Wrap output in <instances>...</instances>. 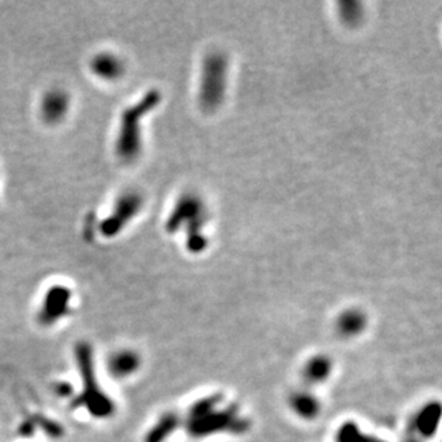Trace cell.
I'll use <instances>...</instances> for the list:
<instances>
[{
  "instance_id": "1",
  "label": "cell",
  "mask_w": 442,
  "mask_h": 442,
  "mask_svg": "<svg viewBox=\"0 0 442 442\" xmlns=\"http://www.w3.org/2000/svg\"><path fill=\"white\" fill-rule=\"evenodd\" d=\"M222 395L215 394L193 402L185 418L188 434L193 438H207L218 434L241 435L249 430V419L236 405L220 407Z\"/></svg>"
},
{
  "instance_id": "2",
  "label": "cell",
  "mask_w": 442,
  "mask_h": 442,
  "mask_svg": "<svg viewBox=\"0 0 442 442\" xmlns=\"http://www.w3.org/2000/svg\"><path fill=\"white\" fill-rule=\"evenodd\" d=\"M75 357L83 382V392L75 402L78 407L83 405L96 418H107L114 414L115 405L102 390L95 378L94 352L86 342H79L75 348Z\"/></svg>"
},
{
  "instance_id": "3",
  "label": "cell",
  "mask_w": 442,
  "mask_h": 442,
  "mask_svg": "<svg viewBox=\"0 0 442 442\" xmlns=\"http://www.w3.org/2000/svg\"><path fill=\"white\" fill-rule=\"evenodd\" d=\"M160 101L158 90H152L135 106L126 109L122 114L120 129L116 140V154L122 162H134L142 151L140 119L152 110Z\"/></svg>"
},
{
  "instance_id": "4",
  "label": "cell",
  "mask_w": 442,
  "mask_h": 442,
  "mask_svg": "<svg viewBox=\"0 0 442 442\" xmlns=\"http://www.w3.org/2000/svg\"><path fill=\"white\" fill-rule=\"evenodd\" d=\"M228 63L224 54L212 53L204 63L200 79V102L205 107H216L224 98L227 89Z\"/></svg>"
},
{
  "instance_id": "5",
  "label": "cell",
  "mask_w": 442,
  "mask_h": 442,
  "mask_svg": "<svg viewBox=\"0 0 442 442\" xmlns=\"http://www.w3.org/2000/svg\"><path fill=\"white\" fill-rule=\"evenodd\" d=\"M202 218H204V205L200 204L199 198L187 195L183 196L178 204L175 211L172 212L167 228L173 232L176 228L189 224V246L192 249H200L205 245V238L202 236V233L198 232L196 225L202 224Z\"/></svg>"
},
{
  "instance_id": "6",
  "label": "cell",
  "mask_w": 442,
  "mask_h": 442,
  "mask_svg": "<svg viewBox=\"0 0 442 442\" xmlns=\"http://www.w3.org/2000/svg\"><path fill=\"white\" fill-rule=\"evenodd\" d=\"M142 207V196L136 192H125L116 202L114 212L103 219L99 231L105 238L116 236Z\"/></svg>"
},
{
  "instance_id": "7",
  "label": "cell",
  "mask_w": 442,
  "mask_h": 442,
  "mask_svg": "<svg viewBox=\"0 0 442 442\" xmlns=\"http://www.w3.org/2000/svg\"><path fill=\"white\" fill-rule=\"evenodd\" d=\"M441 419V405L438 402H431L415 414V417L408 423L407 432L403 435L402 442H427L430 441L438 427Z\"/></svg>"
},
{
  "instance_id": "8",
  "label": "cell",
  "mask_w": 442,
  "mask_h": 442,
  "mask_svg": "<svg viewBox=\"0 0 442 442\" xmlns=\"http://www.w3.org/2000/svg\"><path fill=\"white\" fill-rule=\"evenodd\" d=\"M70 298L72 292L67 286L54 285L52 286L43 298V304L41 306L38 321L45 325L56 324L61 318L66 317L70 309Z\"/></svg>"
},
{
  "instance_id": "9",
  "label": "cell",
  "mask_w": 442,
  "mask_h": 442,
  "mask_svg": "<svg viewBox=\"0 0 442 442\" xmlns=\"http://www.w3.org/2000/svg\"><path fill=\"white\" fill-rule=\"evenodd\" d=\"M70 107V96L63 89H52L42 101V118L46 123L54 125L65 119Z\"/></svg>"
},
{
  "instance_id": "10",
  "label": "cell",
  "mask_w": 442,
  "mask_h": 442,
  "mask_svg": "<svg viewBox=\"0 0 442 442\" xmlns=\"http://www.w3.org/2000/svg\"><path fill=\"white\" fill-rule=\"evenodd\" d=\"M90 69L98 78L103 81H116L123 75L125 65L116 54L103 52L92 59Z\"/></svg>"
},
{
  "instance_id": "11",
  "label": "cell",
  "mask_w": 442,
  "mask_h": 442,
  "mask_svg": "<svg viewBox=\"0 0 442 442\" xmlns=\"http://www.w3.org/2000/svg\"><path fill=\"white\" fill-rule=\"evenodd\" d=\"M140 366V358L131 349H122L112 354L107 362V370L115 378H127L134 375Z\"/></svg>"
},
{
  "instance_id": "12",
  "label": "cell",
  "mask_w": 442,
  "mask_h": 442,
  "mask_svg": "<svg viewBox=\"0 0 442 442\" xmlns=\"http://www.w3.org/2000/svg\"><path fill=\"white\" fill-rule=\"evenodd\" d=\"M180 423L182 418L179 414L173 411L165 412L155 422V425L147 431L145 442H165L180 427Z\"/></svg>"
},
{
  "instance_id": "13",
  "label": "cell",
  "mask_w": 442,
  "mask_h": 442,
  "mask_svg": "<svg viewBox=\"0 0 442 442\" xmlns=\"http://www.w3.org/2000/svg\"><path fill=\"white\" fill-rule=\"evenodd\" d=\"M289 405L295 415L306 421L317 418L321 411V403L318 398L308 391L295 392L289 399Z\"/></svg>"
},
{
  "instance_id": "14",
  "label": "cell",
  "mask_w": 442,
  "mask_h": 442,
  "mask_svg": "<svg viewBox=\"0 0 442 442\" xmlns=\"http://www.w3.org/2000/svg\"><path fill=\"white\" fill-rule=\"evenodd\" d=\"M330 372H333V362H330V359L324 355H317L305 364L302 377L304 381L309 385H318L326 381Z\"/></svg>"
},
{
  "instance_id": "15",
  "label": "cell",
  "mask_w": 442,
  "mask_h": 442,
  "mask_svg": "<svg viewBox=\"0 0 442 442\" xmlns=\"http://www.w3.org/2000/svg\"><path fill=\"white\" fill-rule=\"evenodd\" d=\"M366 326V317L358 309L346 311L338 318L337 329L342 337L352 338L359 335Z\"/></svg>"
},
{
  "instance_id": "16",
  "label": "cell",
  "mask_w": 442,
  "mask_h": 442,
  "mask_svg": "<svg viewBox=\"0 0 442 442\" xmlns=\"http://www.w3.org/2000/svg\"><path fill=\"white\" fill-rule=\"evenodd\" d=\"M335 442H383L382 439L362 432L355 422H345L337 431Z\"/></svg>"
},
{
  "instance_id": "17",
  "label": "cell",
  "mask_w": 442,
  "mask_h": 442,
  "mask_svg": "<svg viewBox=\"0 0 442 442\" xmlns=\"http://www.w3.org/2000/svg\"><path fill=\"white\" fill-rule=\"evenodd\" d=\"M56 392L59 395H62V397H69L73 392V390H72V386L67 382H61V383L56 385Z\"/></svg>"
}]
</instances>
